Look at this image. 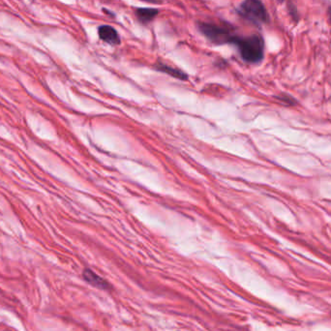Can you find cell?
I'll list each match as a JSON object with an SVG mask.
<instances>
[{
  "label": "cell",
  "mask_w": 331,
  "mask_h": 331,
  "mask_svg": "<svg viewBox=\"0 0 331 331\" xmlns=\"http://www.w3.org/2000/svg\"><path fill=\"white\" fill-rule=\"evenodd\" d=\"M238 15L255 25H261L269 21L267 9L261 0H244L237 9Z\"/></svg>",
  "instance_id": "cell-3"
},
{
  "label": "cell",
  "mask_w": 331,
  "mask_h": 331,
  "mask_svg": "<svg viewBox=\"0 0 331 331\" xmlns=\"http://www.w3.org/2000/svg\"><path fill=\"white\" fill-rule=\"evenodd\" d=\"M233 44L236 46L242 59L249 63H258L264 58L265 44L260 35L247 37L235 36Z\"/></svg>",
  "instance_id": "cell-1"
},
{
  "label": "cell",
  "mask_w": 331,
  "mask_h": 331,
  "mask_svg": "<svg viewBox=\"0 0 331 331\" xmlns=\"http://www.w3.org/2000/svg\"><path fill=\"white\" fill-rule=\"evenodd\" d=\"M198 28L211 43L216 45L233 44L236 36L232 25L225 22H198Z\"/></svg>",
  "instance_id": "cell-2"
},
{
  "label": "cell",
  "mask_w": 331,
  "mask_h": 331,
  "mask_svg": "<svg viewBox=\"0 0 331 331\" xmlns=\"http://www.w3.org/2000/svg\"><path fill=\"white\" fill-rule=\"evenodd\" d=\"M98 34L101 40L109 45H119L120 38L118 31L109 25H102L98 28Z\"/></svg>",
  "instance_id": "cell-5"
},
{
  "label": "cell",
  "mask_w": 331,
  "mask_h": 331,
  "mask_svg": "<svg viewBox=\"0 0 331 331\" xmlns=\"http://www.w3.org/2000/svg\"><path fill=\"white\" fill-rule=\"evenodd\" d=\"M159 14V10L153 8H137L136 15L141 23H149L151 22L157 15Z\"/></svg>",
  "instance_id": "cell-6"
},
{
  "label": "cell",
  "mask_w": 331,
  "mask_h": 331,
  "mask_svg": "<svg viewBox=\"0 0 331 331\" xmlns=\"http://www.w3.org/2000/svg\"><path fill=\"white\" fill-rule=\"evenodd\" d=\"M157 70H159L161 72H164L166 74H169V75L172 76L174 78H177V79H181V80H186L187 79V75L185 73H183L182 71H179L177 69H174L172 67H170L168 65L161 64V63H158L157 66H156Z\"/></svg>",
  "instance_id": "cell-7"
},
{
  "label": "cell",
  "mask_w": 331,
  "mask_h": 331,
  "mask_svg": "<svg viewBox=\"0 0 331 331\" xmlns=\"http://www.w3.org/2000/svg\"><path fill=\"white\" fill-rule=\"evenodd\" d=\"M329 18H330V22H331V7L329 8Z\"/></svg>",
  "instance_id": "cell-8"
},
{
  "label": "cell",
  "mask_w": 331,
  "mask_h": 331,
  "mask_svg": "<svg viewBox=\"0 0 331 331\" xmlns=\"http://www.w3.org/2000/svg\"><path fill=\"white\" fill-rule=\"evenodd\" d=\"M83 278L87 284H89L90 286L98 288V289H101V290H111L112 289L111 284L107 282L106 279L101 277L100 275H98L93 270H91L89 268H86L84 270Z\"/></svg>",
  "instance_id": "cell-4"
},
{
  "label": "cell",
  "mask_w": 331,
  "mask_h": 331,
  "mask_svg": "<svg viewBox=\"0 0 331 331\" xmlns=\"http://www.w3.org/2000/svg\"><path fill=\"white\" fill-rule=\"evenodd\" d=\"M280 1H282V0H280Z\"/></svg>",
  "instance_id": "cell-9"
}]
</instances>
